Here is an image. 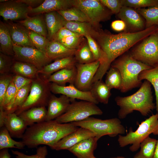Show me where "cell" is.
I'll return each instance as SVG.
<instances>
[{"instance_id": "cell-38", "label": "cell", "mask_w": 158, "mask_h": 158, "mask_svg": "<svg viewBox=\"0 0 158 158\" xmlns=\"http://www.w3.org/2000/svg\"><path fill=\"white\" fill-rule=\"evenodd\" d=\"M107 73L105 83L110 89L120 90L122 82L121 73L118 69L111 67Z\"/></svg>"}, {"instance_id": "cell-3", "label": "cell", "mask_w": 158, "mask_h": 158, "mask_svg": "<svg viewBox=\"0 0 158 158\" xmlns=\"http://www.w3.org/2000/svg\"><path fill=\"white\" fill-rule=\"evenodd\" d=\"M151 84L145 80L139 89L133 94L126 97H116L115 101L120 107L118 115L119 119L125 118L134 111L146 116L156 108L153 102Z\"/></svg>"}, {"instance_id": "cell-33", "label": "cell", "mask_w": 158, "mask_h": 158, "mask_svg": "<svg viewBox=\"0 0 158 158\" xmlns=\"http://www.w3.org/2000/svg\"><path fill=\"white\" fill-rule=\"evenodd\" d=\"M57 11L66 20L91 23L90 19L86 15L80 10L75 7Z\"/></svg>"}, {"instance_id": "cell-24", "label": "cell", "mask_w": 158, "mask_h": 158, "mask_svg": "<svg viewBox=\"0 0 158 158\" xmlns=\"http://www.w3.org/2000/svg\"><path fill=\"white\" fill-rule=\"evenodd\" d=\"M18 22L19 24L28 30L47 37L48 31L45 19L41 15L29 17Z\"/></svg>"}, {"instance_id": "cell-14", "label": "cell", "mask_w": 158, "mask_h": 158, "mask_svg": "<svg viewBox=\"0 0 158 158\" xmlns=\"http://www.w3.org/2000/svg\"><path fill=\"white\" fill-rule=\"evenodd\" d=\"M50 87L51 92L54 94H60L73 99H78L92 102L97 104L99 103L90 91L81 90L73 84L61 86L55 83H50Z\"/></svg>"}, {"instance_id": "cell-16", "label": "cell", "mask_w": 158, "mask_h": 158, "mask_svg": "<svg viewBox=\"0 0 158 158\" xmlns=\"http://www.w3.org/2000/svg\"><path fill=\"white\" fill-rule=\"evenodd\" d=\"M75 100L64 95L58 97L51 94L48 103L46 121L55 120L64 114L71 103Z\"/></svg>"}, {"instance_id": "cell-47", "label": "cell", "mask_w": 158, "mask_h": 158, "mask_svg": "<svg viewBox=\"0 0 158 158\" xmlns=\"http://www.w3.org/2000/svg\"><path fill=\"white\" fill-rule=\"evenodd\" d=\"M99 1L114 14H118L123 6L121 0H99Z\"/></svg>"}, {"instance_id": "cell-23", "label": "cell", "mask_w": 158, "mask_h": 158, "mask_svg": "<svg viewBox=\"0 0 158 158\" xmlns=\"http://www.w3.org/2000/svg\"><path fill=\"white\" fill-rule=\"evenodd\" d=\"M64 27L74 33L84 37L90 36L95 40L99 35V31L90 22L65 20Z\"/></svg>"}, {"instance_id": "cell-44", "label": "cell", "mask_w": 158, "mask_h": 158, "mask_svg": "<svg viewBox=\"0 0 158 158\" xmlns=\"http://www.w3.org/2000/svg\"><path fill=\"white\" fill-rule=\"evenodd\" d=\"M13 76L14 75L8 73L0 75V104L3 101L6 92L13 80Z\"/></svg>"}, {"instance_id": "cell-13", "label": "cell", "mask_w": 158, "mask_h": 158, "mask_svg": "<svg viewBox=\"0 0 158 158\" xmlns=\"http://www.w3.org/2000/svg\"><path fill=\"white\" fill-rule=\"evenodd\" d=\"M32 8L16 0H8L0 4V15L5 21L21 20L29 17Z\"/></svg>"}, {"instance_id": "cell-5", "label": "cell", "mask_w": 158, "mask_h": 158, "mask_svg": "<svg viewBox=\"0 0 158 158\" xmlns=\"http://www.w3.org/2000/svg\"><path fill=\"white\" fill-rule=\"evenodd\" d=\"M151 133L158 135V114L157 113L142 122L135 131H133L130 127L126 135H118V141L122 147L132 144L129 149L134 152L140 148L142 142Z\"/></svg>"}, {"instance_id": "cell-55", "label": "cell", "mask_w": 158, "mask_h": 158, "mask_svg": "<svg viewBox=\"0 0 158 158\" xmlns=\"http://www.w3.org/2000/svg\"><path fill=\"white\" fill-rule=\"evenodd\" d=\"M92 158H96L95 156L94 155H93L92 157Z\"/></svg>"}, {"instance_id": "cell-29", "label": "cell", "mask_w": 158, "mask_h": 158, "mask_svg": "<svg viewBox=\"0 0 158 158\" xmlns=\"http://www.w3.org/2000/svg\"><path fill=\"white\" fill-rule=\"evenodd\" d=\"M0 49L1 52L14 56L13 45L9 30L7 23L0 22Z\"/></svg>"}, {"instance_id": "cell-50", "label": "cell", "mask_w": 158, "mask_h": 158, "mask_svg": "<svg viewBox=\"0 0 158 158\" xmlns=\"http://www.w3.org/2000/svg\"><path fill=\"white\" fill-rule=\"evenodd\" d=\"M19 2L26 4L32 8L35 6L36 8L42 4L44 1V0H17Z\"/></svg>"}, {"instance_id": "cell-51", "label": "cell", "mask_w": 158, "mask_h": 158, "mask_svg": "<svg viewBox=\"0 0 158 158\" xmlns=\"http://www.w3.org/2000/svg\"><path fill=\"white\" fill-rule=\"evenodd\" d=\"M11 156L9 152L8 149L0 150V158H11Z\"/></svg>"}, {"instance_id": "cell-52", "label": "cell", "mask_w": 158, "mask_h": 158, "mask_svg": "<svg viewBox=\"0 0 158 158\" xmlns=\"http://www.w3.org/2000/svg\"><path fill=\"white\" fill-rule=\"evenodd\" d=\"M153 158H158V140H157Z\"/></svg>"}, {"instance_id": "cell-19", "label": "cell", "mask_w": 158, "mask_h": 158, "mask_svg": "<svg viewBox=\"0 0 158 158\" xmlns=\"http://www.w3.org/2000/svg\"><path fill=\"white\" fill-rule=\"evenodd\" d=\"M7 24L13 44L22 47L35 48L30 38L28 30L19 23L8 22Z\"/></svg>"}, {"instance_id": "cell-6", "label": "cell", "mask_w": 158, "mask_h": 158, "mask_svg": "<svg viewBox=\"0 0 158 158\" xmlns=\"http://www.w3.org/2000/svg\"><path fill=\"white\" fill-rule=\"evenodd\" d=\"M71 123L76 126L90 130L98 140L106 135L114 137L124 134L126 131L119 118H116L102 120L90 116L82 121Z\"/></svg>"}, {"instance_id": "cell-11", "label": "cell", "mask_w": 158, "mask_h": 158, "mask_svg": "<svg viewBox=\"0 0 158 158\" xmlns=\"http://www.w3.org/2000/svg\"><path fill=\"white\" fill-rule=\"evenodd\" d=\"M13 45L14 59L31 64L39 70L52 61L45 54L35 48L22 47L13 44Z\"/></svg>"}, {"instance_id": "cell-22", "label": "cell", "mask_w": 158, "mask_h": 158, "mask_svg": "<svg viewBox=\"0 0 158 158\" xmlns=\"http://www.w3.org/2000/svg\"><path fill=\"white\" fill-rule=\"evenodd\" d=\"M44 19L47 31V39L53 40L56 34L64 27L65 20L57 11L44 13Z\"/></svg>"}, {"instance_id": "cell-36", "label": "cell", "mask_w": 158, "mask_h": 158, "mask_svg": "<svg viewBox=\"0 0 158 158\" xmlns=\"http://www.w3.org/2000/svg\"><path fill=\"white\" fill-rule=\"evenodd\" d=\"M137 11L145 19L146 28L158 25V5L147 8H138Z\"/></svg>"}, {"instance_id": "cell-27", "label": "cell", "mask_w": 158, "mask_h": 158, "mask_svg": "<svg viewBox=\"0 0 158 158\" xmlns=\"http://www.w3.org/2000/svg\"><path fill=\"white\" fill-rule=\"evenodd\" d=\"M47 109L42 106L31 108L20 113L18 116L25 122L28 126L46 121Z\"/></svg>"}, {"instance_id": "cell-34", "label": "cell", "mask_w": 158, "mask_h": 158, "mask_svg": "<svg viewBox=\"0 0 158 158\" xmlns=\"http://www.w3.org/2000/svg\"><path fill=\"white\" fill-rule=\"evenodd\" d=\"M157 140L148 136L141 142L140 151L134 158H153Z\"/></svg>"}, {"instance_id": "cell-15", "label": "cell", "mask_w": 158, "mask_h": 158, "mask_svg": "<svg viewBox=\"0 0 158 158\" xmlns=\"http://www.w3.org/2000/svg\"><path fill=\"white\" fill-rule=\"evenodd\" d=\"M96 137V135L90 130L82 127L64 137L51 149L58 151L68 150L80 142L85 139Z\"/></svg>"}, {"instance_id": "cell-31", "label": "cell", "mask_w": 158, "mask_h": 158, "mask_svg": "<svg viewBox=\"0 0 158 158\" xmlns=\"http://www.w3.org/2000/svg\"><path fill=\"white\" fill-rule=\"evenodd\" d=\"M12 69L17 75L33 79L39 74V70L35 66L30 63L16 61L13 63Z\"/></svg>"}, {"instance_id": "cell-35", "label": "cell", "mask_w": 158, "mask_h": 158, "mask_svg": "<svg viewBox=\"0 0 158 158\" xmlns=\"http://www.w3.org/2000/svg\"><path fill=\"white\" fill-rule=\"evenodd\" d=\"M9 132L4 126L0 128V150L8 148L23 149L25 146L21 141H17L13 140Z\"/></svg>"}, {"instance_id": "cell-43", "label": "cell", "mask_w": 158, "mask_h": 158, "mask_svg": "<svg viewBox=\"0 0 158 158\" xmlns=\"http://www.w3.org/2000/svg\"><path fill=\"white\" fill-rule=\"evenodd\" d=\"M12 153L16 155V158H47L48 152L45 145L37 148L36 153L32 155H26L17 150H12Z\"/></svg>"}, {"instance_id": "cell-30", "label": "cell", "mask_w": 158, "mask_h": 158, "mask_svg": "<svg viewBox=\"0 0 158 158\" xmlns=\"http://www.w3.org/2000/svg\"><path fill=\"white\" fill-rule=\"evenodd\" d=\"M111 89L102 80L92 83L90 91L99 102L107 104L111 93Z\"/></svg>"}, {"instance_id": "cell-39", "label": "cell", "mask_w": 158, "mask_h": 158, "mask_svg": "<svg viewBox=\"0 0 158 158\" xmlns=\"http://www.w3.org/2000/svg\"><path fill=\"white\" fill-rule=\"evenodd\" d=\"M31 84L32 83L25 86L18 92L15 96L13 106L8 114L15 113L23 104L29 94Z\"/></svg>"}, {"instance_id": "cell-49", "label": "cell", "mask_w": 158, "mask_h": 158, "mask_svg": "<svg viewBox=\"0 0 158 158\" xmlns=\"http://www.w3.org/2000/svg\"><path fill=\"white\" fill-rule=\"evenodd\" d=\"M113 29L117 31H121L126 30V25L125 23L121 20H117L112 22L111 25Z\"/></svg>"}, {"instance_id": "cell-56", "label": "cell", "mask_w": 158, "mask_h": 158, "mask_svg": "<svg viewBox=\"0 0 158 158\" xmlns=\"http://www.w3.org/2000/svg\"><path fill=\"white\" fill-rule=\"evenodd\" d=\"M157 32H158V25L157 26Z\"/></svg>"}, {"instance_id": "cell-9", "label": "cell", "mask_w": 158, "mask_h": 158, "mask_svg": "<svg viewBox=\"0 0 158 158\" xmlns=\"http://www.w3.org/2000/svg\"><path fill=\"white\" fill-rule=\"evenodd\" d=\"M130 55L136 60L152 68L158 66V32L143 40L133 49Z\"/></svg>"}, {"instance_id": "cell-42", "label": "cell", "mask_w": 158, "mask_h": 158, "mask_svg": "<svg viewBox=\"0 0 158 158\" xmlns=\"http://www.w3.org/2000/svg\"><path fill=\"white\" fill-rule=\"evenodd\" d=\"M83 37V36L80 35H71L58 42L68 48L77 50L80 47Z\"/></svg>"}, {"instance_id": "cell-8", "label": "cell", "mask_w": 158, "mask_h": 158, "mask_svg": "<svg viewBox=\"0 0 158 158\" xmlns=\"http://www.w3.org/2000/svg\"><path fill=\"white\" fill-rule=\"evenodd\" d=\"M97 104L81 100L72 101L66 112L55 119L61 123H68L82 121L92 115L103 114Z\"/></svg>"}, {"instance_id": "cell-46", "label": "cell", "mask_w": 158, "mask_h": 158, "mask_svg": "<svg viewBox=\"0 0 158 158\" xmlns=\"http://www.w3.org/2000/svg\"><path fill=\"white\" fill-rule=\"evenodd\" d=\"M11 56L5 55L0 52V74L8 73L12 68L13 64Z\"/></svg>"}, {"instance_id": "cell-40", "label": "cell", "mask_w": 158, "mask_h": 158, "mask_svg": "<svg viewBox=\"0 0 158 158\" xmlns=\"http://www.w3.org/2000/svg\"><path fill=\"white\" fill-rule=\"evenodd\" d=\"M30 38L35 47L46 54L49 41L47 38L34 32L29 30Z\"/></svg>"}, {"instance_id": "cell-54", "label": "cell", "mask_w": 158, "mask_h": 158, "mask_svg": "<svg viewBox=\"0 0 158 158\" xmlns=\"http://www.w3.org/2000/svg\"><path fill=\"white\" fill-rule=\"evenodd\" d=\"M8 0H0V3L4 2L7 1Z\"/></svg>"}, {"instance_id": "cell-32", "label": "cell", "mask_w": 158, "mask_h": 158, "mask_svg": "<svg viewBox=\"0 0 158 158\" xmlns=\"http://www.w3.org/2000/svg\"><path fill=\"white\" fill-rule=\"evenodd\" d=\"M138 79L141 81L147 80L153 86L155 93L157 113L158 114V66L142 71L138 75Z\"/></svg>"}, {"instance_id": "cell-45", "label": "cell", "mask_w": 158, "mask_h": 158, "mask_svg": "<svg viewBox=\"0 0 158 158\" xmlns=\"http://www.w3.org/2000/svg\"><path fill=\"white\" fill-rule=\"evenodd\" d=\"M90 48L96 61L100 62L102 56V51L96 41L89 35L85 36Z\"/></svg>"}, {"instance_id": "cell-28", "label": "cell", "mask_w": 158, "mask_h": 158, "mask_svg": "<svg viewBox=\"0 0 158 158\" xmlns=\"http://www.w3.org/2000/svg\"><path fill=\"white\" fill-rule=\"evenodd\" d=\"M77 50L68 48L58 41H50L47 47L46 54L52 61L73 56Z\"/></svg>"}, {"instance_id": "cell-25", "label": "cell", "mask_w": 158, "mask_h": 158, "mask_svg": "<svg viewBox=\"0 0 158 158\" xmlns=\"http://www.w3.org/2000/svg\"><path fill=\"white\" fill-rule=\"evenodd\" d=\"M77 71L75 66L58 71L48 77V81L61 86L67 83L74 84Z\"/></svg>"}, {"instance_id": "cell-7", "label": "cell", "mask_w": 158, "mask_h": 158, "mask_svg": "<svg viewBox=\"0 0 158 158\" xmlns=\"http://www.w3.org/2000/svg\"><path fill=\"white\" fill-rule=\"evenodd\" d=\"M48 77L39 74L32 79L28 96L23 104L15 113L18 116L23 111L31 108L47 106L51 95Z\"/></svg>"}, {"instance_id": "cell-48", "label": "cell", "mask_w": 158, "mask_h": 158, "mask_svg": "<svg viewBox=\"0 0 158 158\" xmlns=\"http://www.w3.org/2000/svg\"><path fill=\"white\" fill-rule=\"evenodd\" d=\"M76 35H79L74 33L65 27H63L56 34L53 40L59 41L69 36Z\"/></svg>"}, {"instance_id": "cell-26", "label": "cell", "mask_w": 158, "mask_h": 158, "mask_svg": "<svg viewBox=\"0 0 158 158\" xmlns=\"http://www.w3.org/2000/svg\"><path fill=\"white\" fill-rule=\"evenodd\" d=\"M76 62L74 57L69 56L56 60L43 67L38 71L39 73L48 77L61 70L75 66Z\"/></svg>"}, {"instance_id": "cell-17", "label": "cell", "mask_w": 158, "mask_h": 158, "mask_svg": "<svg viewBox=\"0 0 158 158\" xmlns=\"http://www.w3.org/2000/svg\"><path fill=\"white\" fill-rule=\"evenodd\" d=\"M118 16L126 24V30L134 32L144 29L145 23L140 14L132 8L123 6Z\"/></svg>"}, {"instance_id": "cell-53", "label": "cell", "mask_w": 158, "mask_h": 158, "mask_svg": "<svg viewBox=\"0 0 158 158\" xmlns=\"http://www.w3.org/2000/svg\"><path fill=\"white\" fill-rule=\"evenodd\" d=\"M109 158H125L124 157L122 156H117L115 157H111Z\"/></svg>"}, {"instance_id": "cell-12", "label": "cell", "mask_w": 158, "mask_h": 158, "mask_svg": "<svg viewBox=\"0 0 158 158\" xmlns=\"http://www.w3.org/2000/svg\"><path fill=\"white\" fill-rule=\"evenodd\" d=\"M99 64V61L87 64L76 63L77 73L74 85L81 90L90 91Z\"/></svg>"}, {"instance_id": "cell-20", "label": "cell", "mask_w": 158, "mask_h": 158, "mask_svg": "<svg viewBox=\"0 0 158 158\" xmlns=\"http://www.w3.org/2000/svg\"><path fill=\"white\" fill-rule=\"evenodd\" d=\"M73 0H45L39 6L32 8L29 14L38 15L53 11L65 10L73 7Z\"/></svg>"}, {"instance_id": "cell-4", "label": "cell", "mask_w": 158, "mask_h": 158, "mask_svg": "<svg viewBox=\"0 0 158 158\" xmlns=\"http://www.w3.org/2000/svg\"><path fill=\"white\" fill-rule=\"evenodd\" d=\"M111 66L118 69L121 73L122 82L120 90L122 93L140 87L142 83L138 79L139 74L143 70L153 68L136 60L130 54L115 60Z\"/></svg>"}, {"instance_id": "cell-2", "label": "cell", "mask_w": 158, "mask_h": 158, "mask_svg": "<svg viewBox=\"0 0 158 158\" xmlns=\"http://www.w3.org/2000/svg\"><path fill=\"white\" fill-rule=\"evenodd\" d=\"M78 128L71 123H61L55 120L45 121L27 127L21 141L29 148H36L43 145L51 148L62 138Z\"/></svg>"}, {"instance_id": "cell-10", "label": "cell", "mask_w": 158, "mask_h": 158, "mask_svg": "<svg viewBox=\"0 0 158 158\" xmlns=\"http://www.w3.org/2000/svg\"><path fill=\"white\" fill-rule=\"evenodd\" d=\"M73 5L86 15L96 28L100 22L109 19L112 13L98 0H73Z\"/></svg>"}, {"instance_id": "cell-18", "label": "cell", "mask_w": 158, "mask_h": 158, "mask_svg": "<svg viewBox=\"0 0 158 158\" xmlns=\"http://www.w3.org/2000/svg\"><path fill=\"white\" fill-rule=\"evenodd\" d=\"M4 126L12 137L21 138L28 126L24 121L15 113L6 114L2 123V127Z\"/></svg>"}, {"instance_id": "cell-37", "label": "cell", "mask_w": 158, "mask_h": 158, "mask_svg": "<svg viewBox=\"0 0 158 158\" xmlns=\"http://www.w3.org/2000/svg\"><path fill=\"white\" fill-rule=\"evenodd\" d=\"M76 63L87 64L96 61L87 42L77 49L74 55Z\"/></svg>"}, {"instance_id": "cell-21", "label": "cell", "mask_w": 158, "mask_h": 158, "mask_svg": "<svg viewBox=\"0 0 158 158\" xmlns=\"http://www.w3.org/2000/svg\"><path fill=\"white\" fill-rule=\"evenodd\" d=\"M99 140L96 137L83 140L68 150L77 158H92L97 145Z\"/></svg>"}, {"instance_id": "cell-1", "label": "cell", "mask_w": 158, "mask_h": 158, "mask_svg": "<svg viewBox=\"0 0 158 158\" xmlns=\"http://www.w3.org/2000/svg\"><path fill=\"white\" fill-rule=\"evenodd\" d=\"M157 25L135 32H124L117 34L99 31L96 40L102 51V56L92 83L102 80L111 63L140 41L144 39L157 31Z\"/></svg>"}, {"instance_id": "cell-41", "label": "cell", "mask_w": 158, "mask_h": 158, "mask_svg": "<svg viewBox=\"0 0 158 158\" xmlns=\"http://www.w3.org/2000/svg\"><path fill=\"white\" fill-rule=\"evenodd\" d=\"M123 6L140 8L158 5V0H121Z\"/></svg>"}]
</instances>
